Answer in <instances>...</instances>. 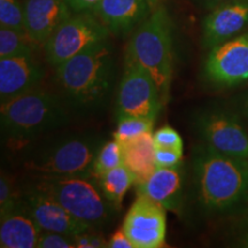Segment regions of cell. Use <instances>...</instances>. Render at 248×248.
Masks as SVG:
<instances>
[{"mask_svg":"<svg viewBox=\"0 0 248 248\" xmlns=\"http://www.w3.org/2000/svg\"><path fill=\"white\" fill-rule=\"evenodd\" d=\"M192 177L195 198L203 212L229 213L248 200V159L199 145L192 154Z\"/></svg>","mask_w":248,"mask_h":248,"instance_id":"6da1fadb","label":"cell"},{"mask_svg":"<svg viewBox=\"0 0 248 248\" xmlns=\"http://www.w3.org/2000/svg\"><path fill=\"white\" fill-rule=\"evenodd\" d=\"M115 75V53L108 40L55 67L61 95L71 109L93 111L106 102Z\"/></svg>","mask_w":248,"mask_h":248,"instance_id":"7a4b0ae2","label":"cell"},{"mask_svg":"<svg viewBox=\"0 0 248 248\" xmlns=\"http://www.w3.org/2000/svg\"><path fill=\"white\" fill-rule=\"evenodd\" d=\"M69 105L62 95L35 89L1 104V133L13 150L22 148L44 133L66 125Z\"/></svg>","mask_w":248,"mask_h":248,"instance_id":"3957f363","label":"cell"},{"mask_svg":"<svg viewBox=\"0 0 248 248\" xmlns=\"http://www.w3.org/2000/svg\"><path fill=\"white\" fill-rule=\"evenodd\" d=\"M125 61L144 68L154 79L163 104L169 100L173 76V29L168 9L161 4L132 32Z\"/></svg>","mask_w":248,"mask_h":248,"instance_id":"277c9868","label":"cell"},{"mask_svg":"<svg viewBox=\"0 0 248 248\" xmlns=\"http://www.w3.org/2000/svg\"><path fill=\"white\" fill-rule=\"evenodd\" d=\"M93 178L92 173H36L30 186L49 195L78 221L95 230L107 225L116 209L108 202Z\"/></svg>","mask_w":248,"mask_h":248,"instance_id":"5b68a950","label":"cell"},{"mask_svg":"<svg viewBox=\"0 0 248 248\" xmlns=\"http://www.w3.org/2000/svg\"><path fill=\"white\" fill-rule=\"evenodd\" d=\"M102 144L99 136L91 133L66 136L31 155L26 161V168L38 175L92 173Z\"/></svg>","mask_w":248,"mask_h":248,"instance_id":"8992f818","label":"cell"},{"mask_svg":"<svg viewBox=\"0 0 248 248\" xmlns=\"http://www.w3.org/2000/svg\"><path fill=\"white\" fill-rule=\"evenodd\" d=\"M110 35L93 12L74 13L44 44L46 60L55 68L85 49L106 42Z\"/></svg>","mask_w":248,"mask_h":248,"instance_id":"52a82bcc","label":"cell"},{"mask_svg":"<svg viewBox=\"0 0 248 248\" xmlns=\"http://www.w3.org/2000/svg\"><path fill=\"white\" fill-rule=\"evenodd\" d=\"M164 106L154 79L144 68L125 61L116 94V119L145 117L156 120Z\"/></svg>","mask_w":248,"mask_h":248,"instance_id":"ba28073f","label":"cell"},{"mask_svg":"<svg viewBox=\"0 0 248 248\" xmlns=\"http://www.w3.org/2000/svg\"><path fill=\"white\" fill-rule=\"evenodd\" d=\"M194 128L203 144L219 153L248 159V133L239 117L223 108H209L194 117Z\"/></svg>","mask_w":248,"mask_h":248,"instance_id":"9c48e42d","label":"cell"},{"mask_svg":"<svg viewBox=\"0 0 248 248\" xmlns=\"http://www.w3.org/2000/svg\"><path fill=\"white\" fill-rule=\"evenodd\" d=\"M203 78L216 88L248 83V32L209 49L202 67Z\"/></svg>","mask_w":248,"mask_h":248,"instance_id":"30bf717a","label":"cell"},{"mask_svg":"<svg viewBox=\"0 0 248 248\" xmlns=\"http://www.w3.org/2000/svg\"><path fill=\"white\" fill-rule=\"evenodd\" d=\"M122 229L135 248H160L166 244L167 209L146 195L137 194Z\"/></svg>","mask_w":248,"mask_h":248,"instance_id":"8fae6325","label":"cell"},{"mask_svg":"<svg viewBox=\"0 0 248 248\" xmlns=\"http://www.w3.org/2000/svg\"><path fill=\"white\" fill-rule=\"evenodd\" d=\"M18 206L28 213L42 231L76 235L92 230L90 226L67 212L49 195L36 190L30 185L18 193Z\"/></svg>","mask_w":248,"mask_h":248,"instance_id":"7c38bea8","label":"cell"},{"mask_svg":"<svg viewBox=\"0 0 248 248\" xmlns=\"http://www.w3.org/2000/svg\"><path fill=\"white\" fill-rule=\"evenodd\" d=\"M160 5V0H100L91 12L111 35L124 37L137 29Z\"/></svg>","mask_w":248,"mask_h":248,"instance_id":"4fadbf2b","label":"cell"},{"mask_svg":"<svg viewBox=\"0 0 248 248\" xmlns=\"http://www.w3.org/2000/svg\"><path fill=\"white\" fill-rule=\"evenodd\" d=\"M248 27V0H230L210 9L202 21V44L206 48L230 40Z\"/></svg>","mask_w":248,"mask_h":248,"instance_id":"5bb4252c","label":"cell"},{"mask_svg":"<svg viewBox=\"0 0 248 248\" xmlns=\"http://www.w3.org/2000/svg\"><path fill=\"white\" fill-rule=\"evenodd\" d=\"M44 76L33 55L0 59V104L37 89Z\"/></svg>","mask_w":248,"mask_h":248,"instance_id":"9a60e30c","label":"cell"},{"mask_svg":"<svg viewBox=\"0 0 248 248\" xmlns=\"http://www.w3.org/2000/svg\"><path fill=\"white\" fill-rule=\"evenodd\" d=\"M23 8L27 35L38 46L74 14L66 0H27Z\"/></svg>","mask_w":248,"mask_h":248,"instance_id":"2e32d148","label":"cell"},{"mask_svg":"<svg viewBox=\"0 0 248 248\" xmlns=\"http://www.w3.org/2000/svg\"><path fill=\"white\" fill-rule=\"evenodd\" d=\"M184 172L181 167L156 168L146 181L137 184V194L146 195L169 212L182 214L184 208Z\"/></svg>","mask_w":248,"mask_h":248,"instance_id":"e0dca14e","label":"cell"},{"mask_svg":"<svg viewBox=\"0 0 248 248\" xmlns=\"http://www.w3.org/2000/svg\"><path fill=\"white\" fill-rule=\"evenodd\" d=\"M42 229L20 206L0 216V247L35 248Z\"/></svg>","mask_w":248,"mask_h":248,"instance_id":"ac0fdd59","label":"cell"},{"mask_svg":"<svg viewBox=\"0 0 248 248\" xmlns=\"http://www.w3.org/2000/svg\"><path fill=\"white\" fill-rule=\"evenodd\" d=\"M120 144L122 147L123 164L135 175L136 185L146 181L156 169L153 133H142Z\"/></svg>","mask_w":248,"mask_h":248,"instance_id":"d6986e66","label":"cell"},{"mask_svg":"<svg viewBox=\"0 0 248 248\" xmlns=\"http://www.w3.org/2000/svg\"><path fill=\"white\" fill-rule=\"evenodd\" d=\"M95 179H98V185L104 197L116 210L121 209L124 197L130 187L136 184L135 175L125 164L108 170Z\"/></svg>","mask_w":248,"mask_h":248,"instance_id":"ffe728a7","label":"cell"},{"mask_svg":"<svg viewBox=\"0 0 248 248\" xmlns=\"http://www.w3.org/2000/svg\"><path fill=\"white\" fill-rule=\"evenodd\" d=\"M37 46L28 35L0 27V59L33 55Z\"/></svg>","mask_w":248,"mask_h":248,"instance_id":"44dd1931","label":"cell"},{"mask_svg":"<svg viewBox=\"0 0 248 248\" xmlns=\"http://www.w3.org/2000/svg\"><path fill=\"white\" fill-rule=\"evenodd\" d=\"M123 164L122 147L116 139L104 142L99 150L94 162L92 166V175L97 178L102 173L107 172L108 170L116 168Z\"/></svg>","mask_w":248,"mask_h":248,"instance_id":"7402d4cb","label":"cell"},{"mask_svg":"<svg viewBox=\"0 0 248 248\" xmlns=\"http://www.w3.org/2000/svg\"><path fill=\"white\" fill-rule=\"evenodd\" d=\"M155 120L145 117H123L117 120V128L114 132V139L122 142L128 139L138 137L142 133L152 132Z\"/></svg>","mask_w":248,"mask_h":248,"instance_id":"603a6c76","label":"cell"},{"mask_svg":"<svg viewBox=\"0 0 248 248\" xmlns=\"http://www.w3.org/2000/svg\"><path fill=\"white\" fill-rule=\"evenodd\" d=\"M0 27L27 35L24 8L18 0H0Z\"/></svg>","mask_w":248,"mask_h":248,"instance_id":"cb8c5ba5","label":"cell"},{"mask_svg":"<svg viewBox=\"0 0 248 248\" xmlns=\"http://www.w3.org/2000/svg\"><path fill=\"white\" fill-rule=\"evenodd\" d=\"M37 248H76L75 235L53 231H42Z\"/></svg>","mask_w":248,"mask_h":248,"instance_id":"d4e9b609","label":"cell"},{"mask_svg":"<svg viewBox=\"0 0 248 248\" xmlns=\"http://www.w3.org/2000/svg\"><path fill=\"white\" fill-rule=\"evenodd\" d=\"M18 203V193L9 182L7 176L1 173L0 178V216L12 212Z\"/></svg>","mask_w":248,"mask_h":248,"instance_id":"484cf974","label":"cell"},{"mask_svg":"<svg viewBox=\"0 0 248 248\" xmlns=\"http://www.w3.org/2000/svg\"><path fill=\"white\" fill-rule=\"evenodd\" d=\"M155 147L177 148L183 150V139L181 135L171 126H163L153 133Z\"/></svg>","mask_w":248,"mask_h":248,"instance_id":"4316f807","label":"cell"},{"mask_svg":"<svg viewBox=\"0 0 248 248\" xmlns=\"http://www.w3.org/2000/svg\"><path fill=\"white\" fill-rule=\"evenodd\" d=\"M183 150L177 148L155 147V164L156 168H172L182 164Z\"/></svg>","mask_w":248,"mask_h":248,"instance_id":"83f0119b","label":"cell"},{"mask_svg":"<svg viewBox=\"0 0 248 248\" xmlns=\"http://www.w3.org/2000/svg\"><path fill=\"white\" fill-rule=\"evenodd\" d=\"M106 241L100 234L91 233V230L75 235L76 248H102L107 247Z\"/></svg>","mask_w":248,"mask_h":248,"instance_id":"f1b7e54d","label":"cell"},{"mask_svg":"<svg viewBox=\"0 0 248 248\" xmlns=\"http://www.w3.org/2000/svg\"><path fill=\"white\" fill-rule=\"evenodd\" d=\"M107 247L109 248H135L131 240L129 239L128 235L124 233L123 229L121 228L115 233L111 235V238L108 241Z\"/></svg>","mask_w":248,"mask_h":248,"instance_id":"f546056e","label":"cell"},{"mask_svg":"<svg viewBox=\"0 0 248 248\" xmlns=\"http://www.w3.org/2000/svg\"><path fill=\"white\" fill-rule=\"evenodd\" d=\"M74 13L80 12H91L97 6L100 0H66Z\"/></svg>","mask_w":248,"mask_h":248,"instance_id":"4dcf8cb0","label":"cell"},{"mask_svg":"<svg viewBox=\"0 0 248 248\" xmlns=\"http://www.w3.org/2000/svg\"><path fill=\"white\" fill-rule=\"evenodd\" d=\"M191 1H193L194 4L199 6V7H202L204 9L210 11V9L215 8L216 6L224 4V2L230 1V0H191Z\"/></svg>","mask_w":248,"mask_h":248,"instance_id":"1f68e13d","label":"cell"},{"mask_svg":"<svg viewBox=\"0 0 248 248\" xmlns=\"http://www.w3.org/2000/svg\"><path fill=\"white\" fill-rule=\"evenodd\" d=\"M238 246L248 248V232H245L240 235V238L238 239Z\"/></svg>","mask_w":248,"mask_h":248,"instance_id":"d6a6232c","label":"cell"},{"mask_svg":"<svg viewBox=\"0 0 248 248\" xmlns=\"http://www.w3.org/2000/svg\"><path fill=\"white\" fill-rule=\"evenodd\" d=\"M241 110H243L244 116L248 120V94L246 95V98L244 99L243 105H241Z\"/></svg>","mask_w":248,"mask_h":248,"instance_id":"836d02e7","label":"cell"}]
</instances>
